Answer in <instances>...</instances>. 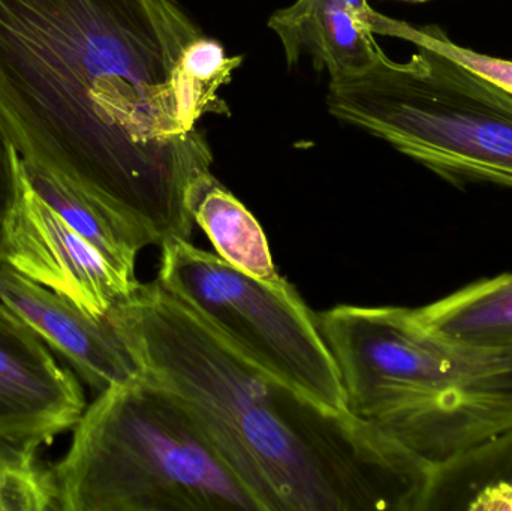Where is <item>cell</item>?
Instances as JSON below:
<instances>
[{
  "label": "cell",
  "mask_w": 512,
  "mask_h": 511,
  "mask_svg": "<svg viewBox=\"0 0 512 511\" xmlns=\"http://www.w3.org/2000/svg\"><path fill=\"white\" fill-rule=\"evenodd\" d=\"M0 300L96 392L143 374L108 315L89 314L8 263H0Z\"/></svg>",
  "instance_id": "9c48e42d"
},
{
  "label": "cell",
  "mask_w": 512,
  "mask_h": 511,
  "mask_svg": "<svg viewBox=\"0 0 512 511\" xmlns=\"http://www.w3.org/2000/svg\"><path fill=\"white\" fill-rule=\"evenodd\" d=\"M400 39L412 42L415 47L423 45V47L432 48L512 95V60L489 56V54L462 47L451 41L447 33L436 26L414 27L405 23Z\"/></svg>",
  "instance_id": "2e32d148"
},
{
  "label": "cell",
  "mask_w": 512,
  "mask_h": 511,
  "mask_svg": "<svg viewBox=\"0 0 512 511\" xmlns=\"http://www.w3.org/2000/svg\"><path fill=\"white\" fill-rule=\"evenodd\" d=\"M24 161L0 123V263H6V231L23 185Z\"/></svg>",
  "instance_id": "e0dca14e"
},
{
  "label": "cell",
  "mask_w": 512,
  "mask_h": 511,
  "mask_svg": "<svg viewBox=\"0 0 512 511\" xmlns=\"http://www.w3.org/2000/svg\"><path fill=\"white\" fill-rule=\"evenodd\" d=\"M107 315L143 374L191 410L262 511H421L432 465L259 368L158 281Z\"/></svg>",
  "instance_id": "7a4b0ae2"
},
{
  "label": "cell",
  "mask_w": 512,
  "mask_h": 511,
  "mask_svg": "<svg viewBox=\"0 0 512 511\" xmlns=\"http://www.w3.org/2000/svg\"><path fill=\"white\" fill-rule=\"evenodd\" d=\"M364 24L367 29L373 33V35H384L391 36V38H397L399 33L400 24L402 21L393 20V18L385 17V15L379 14L375 9L370 8L367 0H342Z\"/></svg>",
  "instance_id": "ac0fdd59"
},
{
  "label": "cell",
  "mask_w": 512,
  "mask_h": 511,
  "mask_svg": "<svg viewBox=\"0 0 512 511\" xmlns=\"http://www.w3.org/2000/svg\"><path fill=\"white\" fill-rule=\"evenodd\" d=\"M327 105L451 183L512 189V95L432 48L330 78Z\"/></svg>",
  "instance_id": "5b68a950"
},
{
  "label": "cell",
  "mask_w": 512,
  "mask_h": 511,
  "mask_svg": "<svg viewBox=\"0 0 512 511\" xmlns=\"http://www.w3.org/2000/svg\"><path fill=\"white\" fill-rule=\"evenodd\" d=\"M26 173L38 194L78 234L89 240L114 266L135 276L138 254L147 246L138 234L53 177L27 167Z\"/></svg>",
  "instance_id": "5bb4252c"
},
{
  "label": "cell",
  "mask_w": 512,
  "mask_h": 511,
  "mask_svg": "<svg viewBox=\"0 0 512 511\" xmlns=\"http://www.w3.org/2000/svg\"><path fill=\"white\" fill-rule=\"evenodd\" d=\"M189 207L195 224L207 234L222 260L256 278H279L261 225L212 171L195 180Z\"/></svg>",
  "instance_id": "4fadbf2b"
},
{
  "label": "cell",
  "mask_w": 512,
  "mask_h": 511,
  "mask_svg": "<svg viewBox=\"0 0 512 511\" xmlns=\"http://www.w3.org/2000/svg\"><path fill=\"white\" fill-rule=\"evenodd\" d=\"M512 510V428L430 474L421 511Z\"/></svg>",
  "instance_id": "8fae6325"
},
{
  "label": "cell",
  "mask_w": 512,
  "mask_h": 511,
  "mask_svg": "<svg viewBox=\"0 0 512 511\" xmlns=\"http://www.w3.org/2000/svg\"><path fill=\"white\" fill-rule=\"evenodd\" d=\"M418 323L438 338L481 348L512 347V273L468 285L414 309Z\"/></svg>",
  "instance_id": "7c38bea8"
},
{
  "label": "cell",
  "mask_w": 512,
  "mask_h": 511,
  "mask_svg": "<svg viewBox=\"0 0 512 511\" xmlns=\"http://www.w3.org/2000/svg\"><path fill=\"white\" fill-rule=\"evenodd\" d=\"M203 35L179 0H0V123L27 168L147 246L191 240L213 164L197 123L228 114L183 71Z\"/></svg>",
  "instance_id": "6da1fadb"
},
{
  "label": "cell",
  "mask_w": 512,
  "mask_h": 511,
  "mask_svg": "<svg viewBox=\"0 0 512 511\" xmlns=\"http://www.w3.org/2000/svg\"><path fill=\"white\" fill-rule=\"evenodd\" d=\"M268 27L282 42L289 66L309 56L330 78L366 71L382 51L375 35L342 0H295L274 12Z\"/></svg>",
  "instance_id": "30bf717a"
},
{
  "label": "cell",
  "mask_w": 512,
  "mask_h": 511,
  "mask_svg": "<svg viewBox=\"0 0 512 511\" xmlns=\"http://www.w3.org/2000/svg\"><path fill=\"white\" fill-rule=\"evenodd\" d=\"M38 446L0 438V511H59L53 468Z\"/></svg>",
  "instance_id": "9a60e30c"
},
{
  "label": "cell",
  "mask_w": 512,
  "mask_h": 511,
  "mask_svg": "<svg viewBox=\"0 0 512 511\" xmlns=\"http://www.w3.org/2000/svg\"><path fill=\"white\" fill-rule=\"evenodd\" d=\"M406 2H429V0H406Z\"/></svg>",
  "instance_id": "d6986e66"
},
{
  "label": "cell",
  "mask_w": 512,
  "mask_h": 511,
  "mask_svg": "<svg viewBox=\"0 0 512 511\" xmlns=\"http://www.w3.org/2000/svg\"><path fill=\"white\" fill-rule=\"evenodd\" d=\"M54 465L60 511H262L188 407L141 374L99 392Z\"/></svg>",
  "instance_id": "277c9868"
},
{
  "label": "cell",
  "mask_w": 512,
  "mask_h": 511,
  "mask_svg": "<svg viewBox=\"0 0 512 511\" xmlns=\"http://www.w3.org/2000/svg\"><path fill=\"white\" fill-rule=\"evenodd\" d=\"M161 249L156 281L174 299L268 374L330 410L348 411L316 315L294 285L242 272L191 240Z\"/></svg>",
  "instance_id": "8992f818"
},
{
  "label": "cell",
  "mask_w": 512,
  "mask_h": 511,
  "mask_svg": "<svg viewBox=\"0 0 512 511\" xmlns=\"http://www.w3.org/2000/svg\"><path fill=\"white\" fill-rule=\"evenodd\" d=\"M316 320L346 410L432 467L512 428V347L445 341L396 306L339 305Z\"/></svg>",
  "instance_id": "3957f363"
},
{
  "label": "cell",
  "mask_w": 512,
  "mask_h": 511,
  "mask_svg": "<svg viewBox=\"0 0 512 511\" xmlns=\"http://www.w3.org/2000/svg\"><path fill=\"white\" fill-rule=\"evenodd\" d=\"M78 375L0 300V438L45 446L86 410Z\"/></svg>",
  "instance_id": "ba28073f"
},
{
  "label": "cell",
  "mask_w": 512,
  "mask_h": 511,
  "mask_svg": "<svg viewBox=\"0 0 512 511\" xmlns=\"http://www.w3.org/2000/svg\"><path fill=\"white\" fill-rule=\"evenodd\" d=\"M6 263L95 317H105L140 285L78 234L38 194L27 173L6 231Z\"/></svg>",
  "instance_id": "52a82bcc"
}]
</instances>
